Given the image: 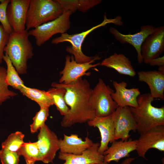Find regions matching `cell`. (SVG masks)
Returning a JSON list of instances; mask_svg holds the SVG:
<instances>
[{
	"instance_id": "e0dca14e",
	"label": "cell",
	"mask_w": 164,
	"mask_h": 164,
	"mask_svg": "<svg viewBox=\"0 0 164 164\" xmlns=\"http://www.w3.org/2000/svg\"><path fill=\"white\" fill-rule=\"evenodd\" d=\"M113 85L115 91L112 94L111 97L118 107H137V98L140 95L138 88L128 89L127 83L124 81H113Z\"/></svg>"
},
{
	"instance_id": "3957f363",
	"label": "cell",
	"mask_w": 164,
	"mask_h": 164,
	"mask_svg": "<svg viewBox=\"0 0 164 164\" xmlns=\"http://www.w3.org/2000/svg\"><path fill=\"white\" fill-rule=\"evenodd\" d=\"M28 32L12 31L5 47L4 52L8 56L18 73H27V62L33 55V48L30 42Z\"/></svg>"
},
{
	"instance_id": "7402d4cb",
	"label": "cell",
	"mask_w": 164,
	"mask_h": 164,
	"mask_svg": "<svg viewBox=\"0 0 164 164\" xmlns=\"http://www.w3.org/2000/svg\"><path fill=\"white\" fill-rule=\"evenodd\" d=\"M24 96L36 102L40 108H48L53 105L51 98L47 91L25 86L20 91Z\"/></svg>"
},
{
	"instance_id": "836d02e7",
	"label": "cell",
	"mask_w": 164,
	"mask_h": 164,
	"mask_svg": "<svg viewBox=\"0 0 164 164\" xmlns=\"http://www.w3.org/2000/svg\"><path fill=\"white\" fill-rule=\"evenodd\" d=\"M135 159V158H127L123 161L121 164H131Z\"/></svg>"
},
{
	"instance_id": "4dcf8cb0",
	"label": "cell",
	"mask_w": 164,
	"mask_h": 164,
	"mask_svg": "<svg viewBox=\"0 0 164 164\" xmlns=\"http://www.w3.org/2000/svg\"><path fill=\"white\" fill-rule=\"evenodd\" d=\"M19 156L16 152L3 149L0 150V160L2 164H19Z\"/></svg>"
},
{
	"instance_id": "e575fe53",
	"label": "cell",
	"mask_w": 164,
	"mask_h": 164,
	"mask_svg": "<svg viewBox=\"0 0 164 164\" xmlns=\"http://www.w3.org/2000/svg\"><path fill=\"white\" fill-rule=\"evenodd\" d=\"M158 71L161 72H164V66L159 67Z\"/></svg>"
},
{
	"instance_id": "ac0fdd59",
	"label": "cell",
	"mask_w": 164,
	"mask_h": 164,
	"mask_svg": "<svg viewBox=\"0 0 164 164\" xmlns=\"http://www.w3.org/2000/svg\"><path fill=\"white\" fill-rule=\"evenodd\" d=\"M136 144L137 140H115L104 152L103 162L108 163L111 161L118 162L121 159L128 157L131 152L136 150Z\"/></svg>"
},
{
	"instance_id": "74e56055",
	"label": "cell",
	"mask_w": 164,
	"mask_h": 164,
	"mask_svg": "<svg viewBox=\"0 0 164 164\" xmlns=\"http://www.w3.org/2000/svg\"><path fill=\"white\" fill-rule=\"evenodd\" d=\"M2 0H0V2H1L2 1Z\"/></svg>"
},
{
	"instance_id": "44dd1931",
	"label": "cell",
	"mask_w": 164,
	"mask_h": 164,
	"mask_svg": "<svg viewBox=\"0 0 164 164\" xmlns=\"http://www.w3.org/2000/svg\"><path fill=\"white\" fill-rule=\"evenodd\" d=\"M100 65L113 69L121 74L131 77L136 74L129 58L122 54L114 53L103 60Z\"/></svg>"
},
{
	"instance_id": "d6986e66",
	"label": "cell",
	"mask_w": 164,
	"mask_h": 164,
	"mask_svg": "<svg viewBox=\"0 0 164 164\" xmlns=\"http://www.w3.org/2000/svg\"><path fill=\"white\" fill-rule=\"evenodd\" d=\"M138 80L149 86L150 94L154 99H164V72L157 70L141 71L138 73Z\"/></svg>"
},
{
	"instance_id": "6da1fadb",
	"label": "cell",
	"mask_w": 164,
	"mask_h": 164,
	"mask_svg": "<svg viewBox=\"0 0 164 164\" xmlns=\"http://www.w3.org/2000/svg\"><path fill=\"white\" fill-rule=\"evenodd\" d=\"M51 86L63 88L66 91L64 98L69 110L62 118V126L70 127L77 123L87 122L95 118V112L89 103L92 89L87 80L81 77L69 84L53 82Z\"/></svg>"
},
{
	"instance_id": "8d00e7d4",
	"label": "cell",
	"mask_w": 164,
	"mask_h": 164,
	"mask_svg": "<svg viewBox=\"0 0 164 164\" xmlns=\"http://www.w3.org/2000/svg\"><path fill=\"white\" fill-rule=\"evenodd\" d=\"M99 164H108V163H107V162H103Z\"/></svg>"
},
{
	"instance_id": "d4e9b609",
	"label": "cell",
	"mask_w": 164,
	"mask_h": 164,
	"mask_svg": "<svg viewBox=\"0 0 164 164\" xmlns=\"http://www.w3.org/2000/svg\"><path fill=\"white\" fill-rule=\"evenodd\" d=\"M23 157L26 164H35L40 161L39 152L36 142H24L17 152Z\"/></svg>"
},
{
	"instance_id": "ba28073f",
	"label": "cell",
	"mask_w": 164,
	"mask_h": 164,
	"mask_svg": "<svg viewBox=\"0 0 164 164\" xmlns=\"http://www.w3.org/2000/svg\"><path fill=\"white\" fill-rule=\"evenodd\" d=\"M101 57L99 55L91 61L84 63H79L75 60L73 56L67 55L65 57V65L63 70L60 74L61 76L59 80V83L68 84L75 81L84 76H89L91 72H87L91 68L100 65V63H92Z\"/></svg>"
},
{
	"instance_id": "2e32d148",
	"label": "cell",
	"mask_w": 164,
	"mask_h": 164,
	"mask_svg": "<svg viewBox=\"0 0 164 164\" xmlns=\"http://www.w3.org/2000/svg\"><path fill=\"white\" fill-rule=\"evenodd\" d=\"M99 145V143H94L91 146L80 155L60 152L58 158L65 161L61 164H99L104 160V155L98 151Z\"/></svg>"
},
{
	"instance_id": "4fadbf2b",
	"label": "cell",
	"mask_w": 164,
	"mask_h": 164,
	"mask_svg": "<svg viewBox=\"0 0 164 164\" xmlns=\"http://www.w3.org/2000/svg\"><path fill=\"white\" fill-rule=\"evenodd\" d=\"M156 28L152 25L143 26L138 32L133 34H122L113 27H110L109 31L120 43L123 44L129 43L135 48L137 53L138 62L141 64L143 62L141 53L142 45L146 38L155 31Z\"/></svg>"
},
{
	"instance_id": "5bb4252c",
	"label": "cell",
	"mask_w": 164,
	"mask_h": 164,
	"mask_svg": "<svg viewBox=\"0 0 164 164\" xmlns=\"http://www.w3.org/2000/svg\"><path fill=\"white\" fill-rule=\"evenodd\" d=\"M30 0H11L7 9L8 22L13 31L26 30L27 13Z\"/></svg>"
},
{
	"instance_id": "7a4b0ae2",
	"label": "cell",
	"mask_w": 164,
	"mask_h": 164,
	"mask_svg": "<svg viewBox=\"0 0 164 164\" xmlns=\"http://www.w3.org/2000/svg\"><path fill=\"white\" fill-rule=\"evenodd\" d=\"M149 93L140 94L137 98L138 106L130 107L137 125L140 135L159 125H164V106L155 107Z\"/></svg>"
},
{
	"instance_id": "1f68e13d",
	"label": "cell",
	"mask_w": 164,
	"mask_h": 164,
	"mask_svg": "<svg viewBox=\"0 0 164 164\" xmlns=\"http://www.w3.org/2000/svg\"><path fill=\"white\" fill-rule=\"evenodd\" d=\"M9 34L4 29L3 26L0 24V65L2 62L4 49L8 42Z\"/></svg>"
},
{
	"instance_id": "9a60e30c",
	"label": "cell",
	"mask_w": 164,
	"mask_h": 164,
	"mask_svg": "<svg viewBox=\"0 0 164 164\" xmlns=\"http://www.w3.org/2000/svg\"><path fill=\"white\" fill-rule=\"evenodd\" d=\"M87 123L89 126L97 127L99 130L101 140L98 151L103 155L108 148L109 143H112L115 140V128L112 114L105 117H95Z\"/></svg>"
},
{
	"instance_id": "f1b7e54d",
	"label": "cell",
	"mask_w": 164,
	"mask_h": 164,
	"mask_svg": "<svg viewBox=\"0 0 164 164\" xmlns=\"http://www.w3.org/2000/svg\"><path fill=\"white\" fill-rule=\"evenodd\" d=\"M49 108H40L39 110L33 118V122L30 125V130L32 134L37 132L45 124V122L49 116Z\"/></svg>"
},
{
	"instance_id": "4316f807",
	"label": "cell",
	"mask_w": 164,
	"mask_h": 164,
	"mask_svg": "<svg viewBox=\"0 0 164 164\" xmlns=\"http://www.w3.org/2000/svg\"><path fill=\"white\" fill-rule=\"evenodd\" d=\"M24 135L17 131L10 134L2 144V149L17 152L24 143Z\"/></svg>"
},
{
	"instance_id": "9c48e42d",
	"label": "cell",
	"mask_w": 164,
	"mask_h": 164,
	"mask_svg": "<svg viewBox=\"0 0 164 164\" xmlns=\"http://www.w3.org/2000/svg\"><path fill=\"white\" fill-rule=\"evenodd\" d=\"M36 142L40 155V161L44 163H53L59 150V139L56 134L46 124L40 129Z\"/></svg>"
},
{
	"instance_id": "ffe728a7",
	"label": "cell",
	"mask_w": 164,
	"mask_h": 164,
	"mask_svg": "<svg viewBox=\"0 0 164 164\" xmlns=\"http://www.w3.org/2000/svg\"><path fill=\"white\" fill-rule=\"evenodd\" d=\"M93 143V141L88 136L83 140L75 134L68 136L64 134L63 138L59 139V142L60 152L74 155L81 154Z\"/></svg>"
},
{
	"instance_id": "8fae6325",
	"label": "cell",
	"mask_w": 164,
	"mask_h": 164,
	"mask_svg": "<svg viewBox=\"0 0 164 164\" xmlns=\"http://www.w3.org/2000/svg\"><path fill=\"white\" fill-rule=\"evenodd\" d=\"M140 135L137 140L136 150L139 156L145 159L146 152L151 149L164 152V125L156 127Z\"/></svg>"
},
{
	"instance_id": "8992f818",
	"label": "cell",
	"mask_w": 164,
	"mask_h": 164,
	"mask_svg": "<svg viewBox=\"0 0 164 164\" xmlns=\"http://www.w3.org/2000/svg\"><path fill=\"white\" fill-rule=\"evenodd\" d=\"M114 92L103 80L99 78L96 86L92 89L89 99L90 104L94 111L96 117H105L111 115L118 106L112 98Z\"/></svg>"
},
{
	"instance_id": "52a82bcc",
	"label": "cell",
	"mask_w": 164,
	"mask_h": 164,
	"mask_svg": "<svg viewBox=\"0 0 164 164\" xmlns=\"http://www.w3.org/2000/svg\"><path fill=\"white\" fill-rule=\"evenodd\" d=\"M72 13L70 11L64 12L58 18L29 30V35L35 38L37 46H41L55 34L66 32L70 27Z\"/></svg>"
},
{
	"instance_id": "5b68a950",
	"label": "cell",
	"mask_w": 164,
	"mask_h": 164,
	"mask_svg": "<svg viewBox=\"0 0 164 164\" xmlns=\"http://www.w3.org/2000/svg\"><path fill=\"white\" fill-rule=\"evenodd\" d=\"M109 23H113L118 26H121L123 24L120 16H117L114 19H108L105 14L103 21L100 24L81 33L72 35L66 32L62 34L60 36L53 39L51 43L52 44H57L65 42H69L71 44V46L67 47L66 49L67 52L73 55L77 62L79 63H87L95 58L97 55L94 56H89L83 53L81 47L85 38L95 29Z\"/></svg>"
},
{
	"instance_id": "7c38bea8",
	"label": "cell",
	"mask_w": 164,
	"mask_h": 164,
	"mask_svg": "<svg viewBox=\"0 0 164 164\" xmlns=\"http://www.w3.org/2000/svg\"><path fill=\"white\" fill-rule=\"evenodd\" d=\"M164 50V26L156 27L142 43L141 53L143 62L148 64L152 60L159 57Z\"/></svg>"
},
{
	"instance_id": "f546056e",
	"label": "cell",
	"mask_w": 164,
	"mask_h": 164,
	"mask_svg": "<svg viewBox=\"0 0 164 164\" xmlns=\"http://www.w3.org/2000/svg\"><path fill=\"white\" fill-rule=\"evenodd\" d=\"M10 0H2L0 3V22L5 30L9 34L12 29L8 22L7 15V9Z\"/></svg>"
},
{
	"instance_id": "30bf717a",
	"label": "cell",
	"mask_w": 164,
	"mask_h": 164,
	"mask_svg": "<svg viewBox=\"0 0 164 164\" xmlns=\"http://www.w3.org/2000/svg\"><path fill=\"white\" fill-rule=\"evenodd\" d=\"M115 128L114 139L128 140L130 132L137 130V123L128 106L118 107L112 114Z\"/></svg>"
},
{
	"instance_id": "603a6c76",
	"label": "cell",
	"mask_w": 164,
	"mask_h": 164,
	"mask_svg": "<svg viewBox=\"0 0 164 164\" xmlns=\"http://www.w3.org/2000/svg\"><path fill=\"white\" fill-rule=\"evenodd\" d=\"M64 12L70 11L72 13L77 10L85 12L91 8L100 4L101 0H57Z\"/></svg>"
},
{
	"instance_id": "d590c367",
	"label": "cell",
	"mask_w": 164,
	"mask_h": 164,
	"mask_svg": "<svg viewBox=\"0 0 164 164\" xmlns=\"http://www.w3.org/2000/svg\"><path fill=\"white\" fill-rule=\"evenodd\" d=\"M161 161L162 162V164H164V158H163L161 159Z\"/></svg>"
},
{
	"instance_id": "d6a6232c",
	"label": "cell",
	"mask_w": 164,
	"mask_h": 164,
	"mask_svg": "<svg viewBox=\"0 0 164 164\" xmlns=\"http://www.w3.org/2000/svg\"><path fill=\"white\" fill-rule=\"evenodd\" d=\"M152 66H158L159 67L164 66V56L162 57L153 59L151 60L148 63Z\"/></svg>"
},
{
	"instance_id": "cb8c5ba5",
	"label": "cell",
	"mask_w": 164,
	"mask_h": 164,
	"mask_svg": "<svg viewBox=\"0 0 164 164\" xmlns=\"http://www.w3.org/2000/svg\"><path fill=\"white\" fill-rule=\"evenodd\" d=\"M7 65L5 81L8 86L20 91L25 86L23 81L19 76L18 73L13 66L7 54L5 53L3 57Z\"/></svg>"
},
{
	"instance_id": "277c9868",
	"label": "cell",
	"mask_w": 164,
	"mask_h": 164,
	"mask_svg": "<svg viewBox=\"0 0 164 164\" xmlns=\"http://www.w3.org/2000/svg\"><path fill=\"white\" fill-rule=\"evenodd\" d=\"M64 12L57 1L30 0L26 19V30L35 28L53 20Z\"/></svg>"
},
{
	"instance_id": "83f0119b",
	"label": "cell",
	"mask_w": 164,
	"mask_h": 164,
	"mask_svg": "<svg viewBox=\"0 0 164 164\" xmlns=\"http://www.w3.org/2000/svg\"><path fill=\"white\" fill-rule=\"evenodd\" d=\"M6 69L0 65V105L11 97L18 94L9 90L5 81Z\"/></svg>"
},
{
	"instance_id": "484cf974",
	"label": "cell",
	"mask_w": 164,
	"mask_h": 164,
	"mask_svg": "<svg viewBox=\"0 0 164 164\" xmlns=\"http://www.w3.org/2000/svg\"><path fill=\"white\" fill-rule=\"evenodd\" d=\"M65 89L61 87H53L47 91L50 95L53 104H54L61 114L66 115L69 110V108L65 101L64 96Z\"/></svg>"
}]
</instances>
